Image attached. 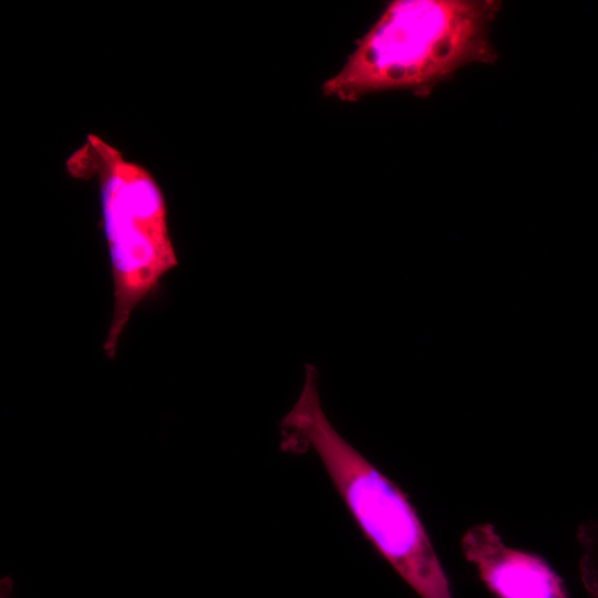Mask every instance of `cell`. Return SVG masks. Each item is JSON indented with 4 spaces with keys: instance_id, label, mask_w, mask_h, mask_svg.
Returning <instances> with one entry per match:
<instances>
[{
    "instance_id": "obj_1",
    "label": "cell",
    "mask_w": 598,
    "mask_h": 598,
    "mask_svg": "<svg viewBox=\"0 0 598 598\" xmlns=\"http://www.w3.org/2000/svg\"><path fill=\"white\" fill-rule=\"evenodd\" d=\"M499 9L494 0L391 1L322 92L343 102L392 90L426 96L461 68L496 60L489 28Z\"/></svg>"
},
{
    "instance_id": "obj_2",
    "label": "cell",
    "mask_w": 598,
    "mask_h": 598,
    "mask_svg": "<svg viewBox=\"0 0 598 598\" xmlns=\"http://www.w3.org/2000/svg\"><path fill=\"white\" fill-rule=\"evenodd\" d=\"M280 429L283 451L312 450L317 454L363 536L421 598H453L444 568L408 495L328 420L313 365H305L301 392Z\"/></svg>"
},
{
    "instance_id": "obj_3",
    "label": "cell",
    "mask_w": 598,
    "mask_h": 598,
    "mask_svg": "<svg viewBox=\"0 0 598 598\" xmlns=\"http://www.w3.org/2000/svg\"><path fill=\"white\" fill-rule=\"evenodd\" d=\"M75 178L95 177L113 283V310L103 343L113 360L133 311L178 265L164 193L142 165L95 134L68 159Z\"/></svg>"
},
{
    "instance_id": "obj_4",
    "label": "cell",
    "mask_w": 598,
    "mask_h": 598,
    "mask_svg": "<svg viewBox=\"0 0 598 598\" xmlns=\"http://www.w3.org/2000/svg\"><path fill=\"white\" fill-rule=\"evenodd\" d=\"M461 547L496 598H569L563 579L545 559L507 546L489 523L467 529Z\"/></svg>"
},
{
    "instance_id": "obj_5",
    "label": "cell",
    "mask_w": 598,
    "mask_h": 598,
    "mask_svg": "<svg viewBox=\"0 0 598 598\" xmlns=\"http://www.w3.org/2000/svg\"><path fill=\"white\" fill-rule=\"evenodd\" d=\"M581 549L579 574L585 589L598 598V519L581 523L576 530Z\"/></svg>"
},
{
    "instance_id": "obj_6",
    "label": "cell",
    "mask_w": 598,
    "mask_h": 598,
    "mask_svg": "<svg viewBox=\"0 0 598 598\" xmlns=\"http://www.w3.org/2000/svg\"><path fill=\"white\" fill-rule=\"evenodd\" d=\"M4 594H6V592L2 590V592H1V598H8V596L4 595Z\"/></svg>"
}]
</instances>
